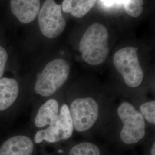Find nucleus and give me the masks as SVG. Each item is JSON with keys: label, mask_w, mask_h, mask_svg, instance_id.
Returning <instances> with one entry per match:
<instances>
[{"label": "nucleus", "mask_w": 155, "mask_h": 155, "mask_svg": "<svg viewBox=\"0 0 155 155\" xmlns=\"http://www.w3.org/2000/svg\"><path fill=\"white\" fill-rule=\"evenodd\" d=\"M109 34L105 27L99 22L89 26L79 44L83 61L91 66H98L105 61L109 52Z\"/></svg>", "instance_id": "f257e3e1"}, {"label": "nucleus", "mask_w": 155, "mask_h": 155, "mask_svg": "<svg viewBox=\"0 0 155 155\" xmlns=\"http://www.w3.org/2000/svg\"><path fill=\"white\" fill-rule=\"evenodd\" d=\"M70 70V64L64 59L50 61L38 76L35 84V92L45 97L54 94L66 83Z\"/></svg>", "instance_id": "f03ea898"}, {"label": "nucleus", "mask_w": 155, "mask_h": 155, "mask_svg": "<svg viewBox=\"0 0 155 155\" xmlns=\"http://www.w3.org/2000/svg\"><path fill=\"white\" fill-rule=\"evenodd\" d=\"M137 50L136 47L127 46L117 51L113 56L114 66L122 75L126 85L131 88L139 87L144 79Z\"/></svg>", "instance_id": "7ed1b4c3"}, {"label": "nucleus", "mask_w": 155, "mask_h": 155, "mask_svg": "<svg viewBox=\"0 0 155 155\" xmlns=\"http://www.w3.org/2000/svg\"><path fill=\"white\" fill-rule=\"evenodd\" d=\"M117 114L123 124L120 136L125 144L138 143L145 134L144 117L130 103L125 101L118 107Z\"/></svg>", "instance_id": "20e7f679"}, {"label": "nucleus", "mask_w": 155, "mask_h": 155, "mask_svg": "<svg viewBox=\"0 0 155 155\" xmlns=\"http://www.w3.org/2000/svg\"><path fill=\"white\" fill-rule=\"evenodd\" d=\"M74 130L69 106L67 104H63L59 115L50 123L49 127L44 130H39L35 134V142L39 144L45 140L49 143H54L67 140L72 136Z\"/></svg>", "instance_id": "39448f33"}, {"label": "nucleus", "mask_w": 155, "mask_h": 155, "mask_svg": "<svg viewBox=\"0 0 155 155\" xmlns=\"http://www.w3.org/2000/svg\"><path fill=\"white\" fill-rule=\"evenodd\" d=\"M74 128L83 132L90 129L99 117V105L93 98H78L72 101L69 107Z\"/></svg>", "instance_id": "423d86ee"}, {"label": "nucleus", "mask_w": 155, "mask_h": 155, "mask_svg": "<svg viewBox=\"0 0 155 155\" xmlns=\"http://www.w3.org/2000/svg\"><path fill=\"white\" fill-rule=\"evenodd\" d=\"M38 16L40 29L46 38H55L66 28V21L61 13V5L55 0H45Z\"/></svg>", "instance_id": "0eeeda50"}, {"label": "nucleus", "mask_w": 155, "mask_h": 155, "mask_svg": "<svg viewBox=\"0 0 155 155\" xmlns=\"http://www.w3.org/2000/svg\"><path fill=\"white\" fill-rule=\"evenodd\" d=\"M12 12L23 24L32 22L40 9V0H11Z\"/></svg>", "instance_id": "6e6552de"}, {"label": "nucleus", "mask_w": 155, "mask_h": 155, "mask_svg": "<svg viewBox=\"0 0 155 155\" xmlns=\"http://www.w3.org/2000/svg\"><path fill=\"white\" fill-rule=\"evenodd\" d=\"M33 143L25 136H16L7 140L0 148V155H32Z\"/></svg>", "instance_id": "1a4fd4ad"}, {"label": "nucleus", "mask_w": 155, "mask_h": 155, "mask_svg": "<svg viewBox=\"0 0 155 155\" xmlns=\"http://www.w3.org/2000/svg\"><path fill=\"white\" fill-rule=\"evenodd\" d=\"M19 92V87L14 79H0V111L5 110L15 102Z\"/></svg>", "instance_id": "9d476101"}, {"label": "nucleus", "mask_w": 155, "mask_h": 155, "mask_svg": "<svg viewBox=\"0 0 155 155\" xmlns=\"http://www.w3.org/2000/svg\"><path fill=\"white\" fill-rule=\"evenodd\" d=\"M59 104L55 99H50L40 106L35 119L38 127H45L59 115Z\"/></svg>", "instance_id": "9b49d317"}, {"label": "nucleus", "mask_w": 155, "mask_h": 155, "mask_svg": "<svg viewBox=\"0 0 155 155\" xmlns=\"http://www.w3.org/2000/svg\"><path fill=\"white\" fill-rule=\"evenodd\" d=\"M97 0H63L61 9L76 18L84 16L94 6Z\"/></svg>", "instance_id": "f8f14e48"}, {"label": "nucleus", "mask_w": 155, "mask_h": 155, "mask_svg": "<svg viewBox=\"0 0 155 155\" xmlns=\"http://www.w3.org/2000/svg\"><path fill=\"white\" fill-rule=\"evenodd\" d=\"M69 155H101V152L96 145L89 142H83L73 147Z\"/></svg>", "instance_id": "ddd939ff"}, {"label": "nucleus", "mask_w": 155, "mask_h": 155, "mask_svg": "<svg viewBox=\"0 0 155 155\" xmlns=\"http://www.w3.org/2000/svg\"><path fill=\"white\" fill-rule=\"evenodd\" d=\"M122 4L127 15L133 17L140 16L143 11L144 0H123Z\"/></svg>", "instance_id": "4468645a"}, {"label": "nucleus", "mask_w": 155, "mask_h": 155, "mask_svg": "<svg viewBox=\"0 0 155 155\" xmlns=\"http://www.w3.org/2000/svg\"><path fill=\"white\" fill-rule=\"evenodd\" d=\"M144 120L155 125V101L152 100L143 104L140 107V111Z\"/></svg>", "instance_id": "2eb2a0df"}, {"label": "nucleus", "mask_w": 155, "mask_h": 155, "mask_svg": "<svg viewBox=\"0 0 155 155\" xmlns=\"http://www.w3.org/2000/svg\"><path fill=\"white\" fill-rule=\"evenodd\" d=\"M8 59V54L2 47L0 45V79L2 77L6 66Z\"/></svg>", "instance_id": "dca6fc26"}, {"label": "nucleus", "mask_w": 155, "mask_h": 155, "mask_svg": "<svg viewBox=\"0 0 155 155\" xmlns=\"http://www.w3.org/2000/svg\"><path fill=\"white\" fill-rule=\"evenodd\" d=\"M106 5L111 6L115 5L117 3H122L123 0H102Z\"/></svg>", "instance_id": "f3484780"}, {"label": "nucleus", "mask_w": 155, "mask_h": 155, "mask_svg": "<svg viewBox=\"0 0 155 155\" xmlns=\"http://www.w3.org/2000/svg\"><path fill=\"white\" fill-rule=\"evenodd\" d=\"M155 144H153L151 149V155H155Z\"/></svg>", "instance_id": "a211bd4d"}]
</instances>
